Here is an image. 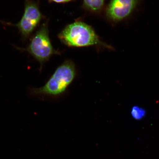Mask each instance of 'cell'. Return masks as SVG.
I'll return each mask as SVG.
<instances>
[{"label":"cell","instance_id":"obj_7","mask_svg":"<svg viewBox=\"0 0 159 159\" xmlns=\"http://www.w3.org/2000/svg\"><path fill=\"white\" fill-rule=\"evenodd\" d=\"M131 114L133 118L136 120H140L144 118L146 112L144 109L135 106L133 107L131 109Z\"/></svg>","mask_w":159,"mask_h":159},{"label":"cell","instance_id":"obj_1","mask_svg":"<svg viewBox=\"0 0 159 159\" xmlns=\"http://www.w3.org/2000/svg\"><path fill=\"white\" fill-rule=\"evenodd\" d=\"M77 75L74 63L67 60L57 67L43 86L30 88L29 94L31 96L41 98H57L61 97L66 92Z\"/></svg>","mask_w":159,"mask_h":159},{"label":"cell","instance_id":"obj_3","mask_svg":"<svg viewBox=\"0 0 159 159\" xmlns=\"http://www.w3.org/2000/svg\"><path fill=\"white\" fill-rule=\"evenodd\" d=\"M17 48L21 51L26 52L38 61L40 64V71L43 65L56 53L51 44L48 29L46 24H43L38 30L27 47Z\"/></svg>","mask_w":159,"mask_h":159},{"label":"cell","instance_id":"obj_4","mask_svg":"<svg viewBox=\"0 0 159 159\" xmlns=\"http://www.w3.org/2000/svg\"><path fill=\"white\" fill-rule=\"evenodd\" d=\"M42 15L38 5L32 0H25V11L18 23L12 25L16 27L24 40L30 37L38 25Z\"/></svg>","mask_w":159,"mask_h":159},{"label":"cell","instance_id":"obj_6","mask_svg":"<svg viewBox=\"0 0 159 159\" xmlns=\"http://www.w3.org/2000/svg\"><path fill=\"white\" fill-rule=\"evenodd\" d=\"M104 0H84V5L87 8L97 11L102 7Z\"/></svg>","mask_w":159,"mask_h":159},{"label":"cell","instance_id":"obj_2","mask_svg":"<svg viewBox=\"0 0 159 159\" xmlns=\"http://www.w3.org/2000/svg\"><path fill=\"white\" fill-rule=\"evenodd\" d=\"M59 38L65 44L71 47L105 45L99 40L92 27L80 21L67 26L60 34Z\"/></svg>","mask_w":159,"mask_h":159},{"label":"cell","instance_id":"obj_5","mask_svg":"<svg viewBox=\"0 0 159 159\" xmlns=\"http://www.w3.org/2000/svg\"><path fill=\"white\" fill-rule=\"evenodd\" d=\"M139 0H111L107 11L109 18L119 21L129 16L138 4Z\"/></svg>","mask_w":159,"mask_h":159},{"label":"cell","instance_id":"obj_8","mask_svg":"<svg viewBox=\"0 0 159 159\" xmlns=\"http://www.w3.org/2000/svg\"><path fill=\"white\" fill-rule=\"evenodd\" d=\"M51 1L55 2L57 3H65L72 1V0H51Z\"/></svg>","mask_w":159,"mask_h":159}]
</instances>
